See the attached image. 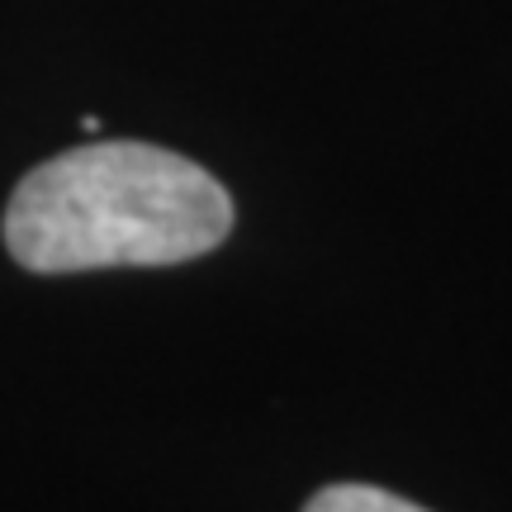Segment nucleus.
<instances>
[{"mask_svg": "<svg viewBox=\"0 0 512 512\" xmlns=\"http://www.w3.org/2000/svg\"><path fill=\"white\" fill-rule=\"evenodd\" d=\"M233 233V200L200 162L152 143H86L10 195L5 247L24 271L176 266Z\"/></svg>", "mask_w": 512, "mask_h": 512, "instance_id": "nucleus-1", "label": "nucleus"}, {"mask_svg": "<svg viewBox=\"0 0 512 512\" xmlns=\"http://www.w3.org/2000/svg\"><path fill=\"white\" fill-rule=\"evenodd\" d=\"M304 512H427L408 498L389 494V489H375V484H328L309 498Z\"/></svg>", "mask_w": 512, "mask_h": 512, "instance_id": "nucleus-2", "label": "nucleus"}]
</instances>
